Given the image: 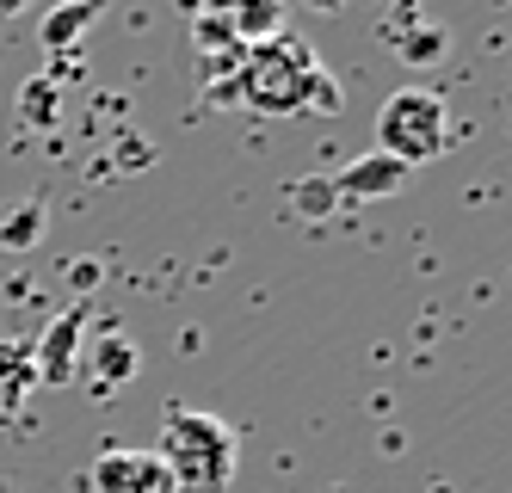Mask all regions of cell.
Masks as SVG:
<instances>
[{
  "label": "cell",
  "mask_w": 512,
  "mask_h": 493,
  "mask_svg": "<svg viewBox=\"0 0 512 493\" xmlns=\"http://www.w3.org/2000/svg\"><path fill=\"white\" fill-rule=\"evenodd\" d=\"M303 7H309V13H340L346 0H303Z\"/></svg>",
  "instance_id": "18"
},
{
  "label": "cell",
  "mask_w": 512,
  "mask_h": 493,
  "mask_svg": "<svg viewBox=\"0 0 512 493\" xmlns=\"http://www.w3.org/2000/svg\"><path fill=\"white\" fill-rule=\"evenodd\" d=\"M142 370V352H136V339L130 333H105L99 346H93V383L99 389H112V383H130V376Z\"/></svg>",
  "instance_id": "10"
},
{
  "label": "cell",
  "mask_w": 512,
  "mask_h": 493,
  "mask_svg": "<svg viewBox=\"0 0 512 493\" xmlns=\"http://www.w3.org/2000/svg\"><path fill=\"white\" fill-rule=\"evenodd\" d=\"M210 19L223 25L241 50H253V44H266V37L284 31V7H278V0H210Z\"/></svg>",
  "instance_id": "7"
},
{
  "label": "cell",
  "mask_w": 512,
  "mask_h": 493,
  "mask_svg": "<svg viewBox=\"0 0 512 493\" xmlns=\"http://www.w3.org/2000/svg\"><path fill=\"white\" fill-rule=\"evenodd\" d=\"M395 56L408 62V68H432L438 56H445V25H426V19H420L408 37H395Z\"/></svg>",
  "instance_id": "12"
},
{
  "label": "cell",
  "mask_w": 512,
  "mask_h": 493,
  "mask_svg": "<svg viewBox=\"0 0 512 493\" xmlns=\"http://www.w3.org/2000/svg\"><path fill=\"white\" fill-rule=\"evenodd\" d=\"M87 346V302H68V309L31 339V370H38V389H62L81 364Z\"/></svg>",
  "instance_id": "5"
},
{
  "label": "cell",
  "mask_w": 512,
  "mask_h": 493,
  "mask_svg": "<svg viewBox=\"0 0 512 493\" xmlns=\"http://www.w3.org/2000/svg\"><path fill=\"white\" fill-rule=\"evenodd\" d=\"M38 389L31 370V339H0V413H19V401Z\"/></svg>",
  "instance_id": "8"
},
{
  "label": "cell",
  "mask_w": 512,
  "mask_h": 493,
  "mask_svg": "<svg viewBox=\"0 0 512 493\" xmlns=\"http://www.w3.org/2000/svg\"><path fill=\"white\" fill-rule=\"evenodd\" d=\"M93 493H173V475L155 450H130V444H105L93 469H87Z\"/></svg>",
  "instance_id": "4"
},
{
  "label": "cell",
  "mask_w": 512,
  "mask_h": 493,
  "mask_svg": "<svg viewBox=\"0 0 512 493\" xmlns=\"http://www.w3.org/2000/svg\"><path fill=\"white\" fill-rule=\"evenodd\" d=\"M179 7H186L192 19H204V13H210V0H179Z\"/></svg>",
  "instance_id": "20"
},
{
  "label": "cell",
  "mask_w": 512,
  "mask_h": 493,
  "mask_svg": "<svg viewBox=\"0 0 512 493\" xmlns=\"http://www.w3.org/2000/svg\"><path fill=\"white\" fill-rule=\"evenodd\" d=\"M315 68H321V56L303 37L278 31L241 56V68L229 74V87L216 105H247V111H266V118H290V111H303V87H309Z\"/></svg>",
  "instance_id": "2"
},
{
  "label": "cell",
  "mask_w": 512,
  "mask_h": 493,
  "mask_svg": "<svg viewBox=\"0 0 512 493\" xmlns=\"http://www.w3.org/2000/svg\"><path fill=\"white\" fill-rule=\"evenodd\" d=\"M56 111H62V99H56V81H31V87L19 93V118H25V124L50 130V124H56Z\"/></svg>",
  "instance_id": "13"
},
{
  "label": "cell",
  "mask_w": 512,
  "mask_h": 493,
  "mask_svg": "<svg viewBox=\"0 0 512 493\" xmlns=\"http://www.w3.org/2000/svg\"><path fill=\"white\" fill-rule=\"evenodd\" d=\"M327 185H334V204H377V198H395L401 185H408V167L371 148V155L346 161V167H340L334 179H327Z\"/></svg>",
  "instance_id": "6"
},
{
  "label": "cell",
  "mask_w": 512,
  "mask_h": 493,
  "mask_svg": "<svg viewBox=\"0 0 512 493\" xmlns=\"http://www.w3.org/2000/svg\"><path fill=\"white\" fill-rule=\"evenodd\" d=\"M155 457L173 475V493H229L235 463H241V444L229 432V420L198 407H167L161 413V444Z\"/></svg>",
  "instance_id": "1"
},
{
  "label": "cell",
  "mask_w": 512,
  "mask_h": 493,
  "mask_svg": "<svg viewBox=\"0 0 512 493\" xmlns=\"http://www.w3.org/2000/svg\"><path fill=\"white\" fill-rule=\"evenodd\" d=\"M25 7H31V0H0V19H19Z\"/></svg>",
  "instance_id": "19"
},
{
  "label": "cell",
  "mask_w": 512,
  "mask_h": 493,
  "mask_svg": "<svg viewBox=\"0 0 512 493\" xmlns=\"http://www.w3.org/2000/svg\"><path fill=\"white\" fill-rule=\"evenodd\" d=\"M340 105H346V99H340V81H334L327 68H315V74H309V87H303V111H321V118H334Z\"/></svg>",
  "instance_id": "14"
},
{
  "label": "cell",
  "mask_w": 512,
  "mask_h": 493,
  "mask_svg": "<svg viewBox=\"0 0 512 493\" xmlns=\"http://www.w3.org/2000/svg\"><path fill=\"white\" fill-rule=\"evenodd\" d=\"M105 13V0H62V7L38 25V37H44V50H75L81 37H87V25Z\"/></svg>",
  "instance_id": "9"
},
{
  "label": "cell",
  "mask_w": 512,
  "mask_h": 493,
  "mask_svg": "<svg viewBox=\"0 0 512 493\" xmlns=\"http://www.w3.org/2000/svg\"><path fill=\"white\" fill-rule=\"evenodd\" d=\"M75 284H81V290H93V284H99V265H93V259H87V265H75Z\"/></svg>",
  "instance_id": "17"
},
{
  "label": "cell",
  "mask_w": 512,
  "mask_h": 493,
  "mask_svg": "<svg viewBox=\"0 0 512 493\" xmlns=\"http://www.w3.org/2000/svg\"><path fill=\"white\" fill-rule=\"evenodd\" d=\"M0 493H7V487H0Z\"/></svg>",
  "instance_id": "21"
},
{
  "label": "cell",
  "mask_w": 512,
  "mask_h": 493,
  "mask_svg": "<svg viewBox=\"0 0 512 493\" xmlns=\"http://www.w3.org/2000/svg\"><path fill=\"white\" fill-rule=\"evenodd\" d=\"M451 148V118H445V99L432 87H401L383 99L377 111V155L401 161V167H426Z\"/></svg>",
  "instance_id": "3"
},
{
  "label": "cell",
  "mask_w": 512,
  "mask_h": 493,
  "mask_svg": "<svg viewBox=\"0 0 512 493\" xmlns=\"http://www.w3.org/2000/svg\"><path fill=\"white\" fill-rule=\"evenodd\" d=\"M414 25H420V0H395V7H389V19H383V37L395 44V37H408Z\"/></svg>",
  "instance_id": "15"
},
{
  "label": "cell",
  "mask_w": 512,
  "mask_h": 493,
  "mask_svg": "<svg viewBox=\"0 0 512 493\" xmlns=\"http://www.w3.org/2000/svg\"><path fill=\"white\" fill-rule=\"evenodd\" d=\"M44 216H50L44 192H38V198H25V210H7V216H0V247H7V253L38 247V235H44Z\"/></svg>",
  "instance_id": "11"
},
{
  "label": "cell",
  "mask_w": 512,
  "mask_h": 493,
  "mask_svg": "<svg viewBox=\"0 0 512 493\" xmlns=\"http://www.w3.org/2000/svg\"><path fill=\"white\" fill-rule=\"evenodd\" d=\"M297 204L315 210V216H327V210H334V185H327V179H303L297 185Z\"/></svg>",
  "instance_id": "16"
}]
</instances>
